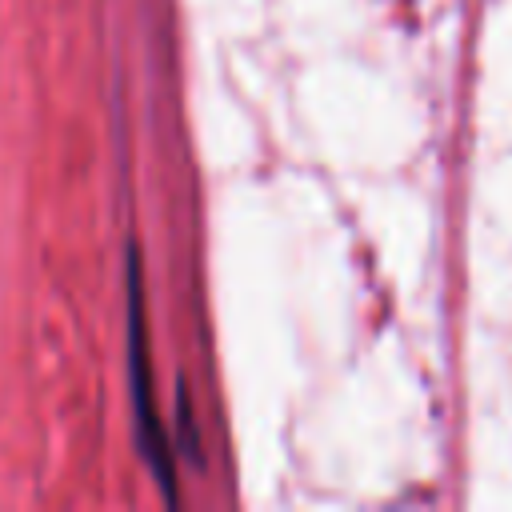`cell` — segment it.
<instances>
[{"instance_id": "obj_1", "label": "cell", "mask_w": 512, "mask_h": 512, "mask_svg": "<svg viewBox=\"0 0 512 512\" xmlns=\"http://www.w3.org/2000/svg\"><path fill=\"white\" fill-rule=\"evenodd\" d=\"M128 308H132V320H128V360H132V396H136V428H140V448L152 464V472L160 476L168 500H176L172 492V460H168V444H164V428H160V416L152 408V384H148V352H144V312H140V276H136V260H132V292H128Z\"/></svg>"}]
</instances>
